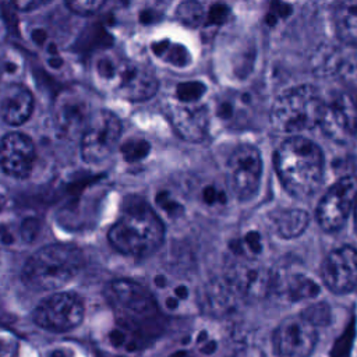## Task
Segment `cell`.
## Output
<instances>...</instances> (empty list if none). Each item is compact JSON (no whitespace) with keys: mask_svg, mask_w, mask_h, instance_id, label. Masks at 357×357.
<instances>
[{"mask_svg":"<svg viewBox=\"0 0 357 357\" xmlns=\"http://www.w3.org/2000/svg\"><path fill=\"white\" fill-rule=\"evenodd\" d=\"M275 167L284 190L296 198H308L324 176V155L319 146L303 135H290L275 152Z\"/></svg>","mask_w":357,"mask_h":357,"instance_id":"1","label":"cell"},{"mask_svg":"<svg viewBox=\"0 0 357 357\" xmlns=\"http://www.w3.org/2000/svg\"><path fill=\"white\" fill-rule=\"evenodd\" d=\"M84 262L82 251L78 247L66 243L49 244L26 259L22 280L32 290H59L81 272Z\"/></svg>","mask_w":357,"mask_h":357,"instance_id":"2","label":"cell"},{"mask_svg":"<svg viewBox=\"0 0 357 357\" xmlns=\"http://www.w3.org/2000/svg\"><path fill=\"white\" fill-rule=\"evenodd\" d=\"M163 236L162 220L146 204L126 208L107 233L112 247L131 257L151 255L160 247Z\"/></svg>","mask_w":357,"mask_h":357,"instance_id":"3","label":"cell"},{"mask_svg":"<svg viewBox=\"0 0 357 357\" xmlns=\"http://www.w3.org/2000/svg\"><path fill=\"white\" fill-rule=\"evenodd\" d=\"M106 298L119 322V329L113 333V339L119 340V344H126L130 336L141 333L156 319L159 312L153 294L130 279L110 282L106 289Z\"/></svg>","mask_w":357,"mask_h":357,"instance_id":"4","label":"cell"},{"mask_svg":"<svg viewBox=\"0 0 357 357\" xmlns=\"http://www.w3.org/2000/svg\"><path fill=\"white\" fill-rule=\"evenodd\" d=\"M325 99L311 85H300L283 92L273 103L269 120L275 131L300 135L319 126Z\"/></svg>","mask_w":357,"mask_h":357,"instance_id":"5","label":"cell"},{"mask_svg":"<svg viewBox=\"0 0 357 357\" xmlns=\"http://www.w3.org/2000/svg\"><path fill=\"white\" fill-rule=\"evenodd\" d=\"M96 79L119 96L141 102L158 91V79L146 66L113 56H100L93 64Z\"/></svg>","mask_w":357,"mask_h":357,"instance_id":"6","label":"cell"},{"mask_svg":"<svg viewBox=\"0 0 357 357\" xmlns=\"http://www.w3.org/2000/svg\"><path fill=\"white\" fill-rule=\"evenodd\" d=\"M121 135V123L116 114L99 110L89 116L81 132V156L89 165L105 162L116 149Z\"/></svg>","mask_w":357,"mask_h":357,"instance_id":"7","label":"cell"},{"mask_svg":"<svg viewBox=\"0 0 357 357\" xmlns=\"http://www.w3.org/2000/svg\"><path fill=\"white\" fill-rule=\"evenodd\" d=\"M85 314L81 297L73 291H57L43 298L33 311V321L40 328L66 332L78 326Z\"/></svg>","mask_w":357,"mask_h":357,"instance_id":"8","label":"cell"},{"mask_svg":"<svg viewBox=\"0 0 357 357\" xmlns=\"http://www.w3.org/2000/svg\"><path fill=\"white\" fill-rule=\"evenodd\" d=\"M357 201V178H339L321 198L317 208V220L325 231L339 230L350 216Z\"/></svg>","mask_w":357,"mask_h":357,"instance_id":"9","label":"cell"},{"mask_svg":"<svg viewBox=\"0 0 357 357\" xmlns=\"http://www.w3.org/2000/svg\"><path fill=\"white\" fill-rule=\"evenodd\" d=\"M262 159L259 151L248 144L237 146L227 159V183L240 199H250L259 188Z\"/></svg>","mask_w":357,"mask_h":357,"instance_id":"10","label":"cell"},{"mask_svg":"<svg viewBox=\"0 0 357 357\" xmlns=\"http://www.w3.org/2000/svg\"><path fill=\"white\" fill-rule=\"evenodd\" d=\"M317 328L303 314L284 318L273 332V347L279 357H308L314 350Z\"/></svg>","mask_w":357,"mask_h":357,"instance_id":"11","label":"cell"},{"mask_svg":"<svg viewBox=\"0 0 357 357\" xmlns=\"http://www.w3.org/2000/svg\"><path fill=\"white\" fill-rule=\"evenodd\" d=\"M319 126L337 142L357 139V89L335 95L325 107Z\"/></svg>","mask_w":357,"mask_h":357,"instance_id":"12","label":"cell"},{"mask_svg":"<svg viewBox=\"0 0 357 357\" xmlns=\"http://www.w3.org/2000/svg\"><path fill=\"white\" fill-rule=\"evenodd\" d=\"M225 280L234 294L245 298H261L273 291L275 273L252 258H245L227 271Z\"/></svg>","mask_w":357,"mask_h":357,"instance_id":"13","label":"cell"},{"mask_svg":"<svg viewBox=\"0 0 357 357\" xmlns=\"http://www.w3.org/2000/svg\"><path fill=\"white\" fill-rule=\"evenodd\" d=\"M324 284L337 294H344L357 286V248L342 245L332 250L321 265Z\"/></svg>","mask_w":357,"mask_h":357,"instance_id":"14","label":"cell"},{"mask_svg":"<svg viewBox=\"0 0 357 357\" xmlns=\"http://www.w3.org/2000/svg\"><path fill=\"white\" fill-rule=\"evenodd\" d=\"M35 163V145L32 139L18 131L8 132L0 139V167L15 178L31 174Z\"/></svg>","mask_w":357,"mask_h":357,"instance_id":"15","label":"cell"},{"mask_svg":"<svg viewBox=\"0 0 357 357\" xmlns=\"http://www.w3.org/2000/svg\"><path fill=\"white\" fill-rule=\"evenodd\" d=\"M170 121L177 134L190 142L202 141L206 137L211 114L201 102L176 100L169 107Z\"/></svg>","mask_w":357,"mask_h":357,"instance_id":"16","label":"cell"},{"mask_svg":"<svg viewBox=\"0 0 357 357\" xmlns=\"http://www.w3.org/2000/svg\"><path fill=\"white\" fill-rule=\"evenodd\" d=\"M56 126L67 137L81 134L91 113L88 102L74 91L63 92L56 103Z\"/></svg>","mask_w":357,"mask_h":357,"instance_id":"17","label":"cell"},{"mask_svg":"<svg viewBox=\"0 0 357 357\" xmlns=\"http://www.w3.org/2000/svg\"><path fill=\"white\" fill-rule=\"evenodd\" d=\"M252 109V98L245 92H225L216 98L213 112L216 117L230 127L247 123Z\"/></svg>","mask_w":357,"mask_h":357,"instance_id":"18","label":"cell"},{"mask_svg":"<svg viewBox=\"0 0 357 357\" xmlns=\"http://www.w3.org/2000/svg\"><path fill=\"white\" fill-rule=\"evenodd\" d=\"M33 112V96L22 85H11L6 89L0 103L3 120L10 126L24 124Z\"/></svg>","mask_w":357,"mask_h":357,"instance_id":"19","label":"cell"},{"mask_svg":"<svg viewBox=\"0 0 357 357\" xmlns=\"http://www.w3.org/2000/svg\"><path fill=\"white\" fill-rule=\"evenodd\" d=\"M266 220L272 231L279 237L296 238L305 231L310 216L300 208H279L272 211Z\"/></svg>","mask_w":357,"mask_h":357,"instance_id":"20","label":"cell"},{"mask_svg":"<svg viewBox=\"0 0 357 357\" xmlns=\"http://www.w3.org/2000/svg\"><path fill=\"white\" fill-rule=\"evenodd\" d=\"M318 291L315 282L301 273H291L284 278L275 275L273 293L280 294L289 301H301L312 297Z\"/></svg>","mask_w":357,"mask_h":357,"instance_id":"21","label":"cell"},{"mask_svg":"<svg viewBox=\"0 0 357 357\" xmlns=\"http://www.w3.org/2000/svg\"><path fill=\"white\" fill-rule=\"evenodd\" d=\"M335 26L339 38L357 46V0H343L335 11Z\"/></svg>","mask_w":357,"mask_h":357,"instance_id":"22","label":"cell"},{"mask_svg":"<svg viewBox=\"0 0 357 357\" xmlns=\"http://www.w3.org/2000/svg\"><path fill=\"white\" fill-rule=\"evenodd\" d=\"M152 52L163 59L166 63L176 67H185L191 61V54L185 46L180 43H172L167 39L152 43Z\"/></svg>","mask_w":357,"mask_h":357,"instance_id":"23","label":"cell"},{"mask_svg":"<svg viewBox=\"0 0 357 357\" xmlns=\"http://www.w3.org/2000/svg\"><path fill=\"white\" fill-rule=\"evenodd\" d=\"M176 17L183 25L195 28L205 22L206 10L198 0H184L177 6Z\"/></svg>","mask_w":357,"mask_h":357,"instance_id":"24","label":"cell"},{"mask_svg":"<svg viewBox=\"0 0 357 357\" xmlns=\"http://www.w3.org/2000/svg\"><path fill=\"white\" fill-rule=\"evenodd\" d=\"M342 50L336 47H324L317 52L314 56V70L317 74L321 75H331L337 74V67L340 61Z\"/></svg>","mask_w":357,"mask_h":357,"instance_id":"25","label":"cell"},{"mask_svg":"<svg viewBox=\"0 0 357 357\" xmlns=\"http://www.w3.org/2000/svg\"><path fill=\"white\" fill-rule=\"evenodd\" d=\"M337 74L353 89H357V46L342 50Z\"/></svg>","mask_w":357,"mask_h":357,"instance_id":"26","label":"cell"},{"mask_svg":"<svg viewBox=\"0 0 357 357\" xmlns=\"http://www.w3.org/2000/svg\"><path fill=\"white\" fill-rule=\"evenodd\" d=\"M206 92V86L201 81L180 82L176 88V99L180 102H199Z\"/></svg>","mask_w":357,"mask_h":357,"instance_id":"27","label":"cell"},{"mask_svg":"<svg viewBox=\"0 0 357 357\" xmlns=\"http://www.w3.org/2000/svg\"><path fill=\"white\" fill-rule=\"evenodd\" d=\"M148 151L149 145L144 139H131L121 146V152L127 160H138L144 158Z\"/></svg>","mask_w":357,"mask_h":357,"instance_id":"28","label":"cell"},{"mask_svg":"<svg viewBox=\"0 0 357 357\" xmlns=\"http://www.w3.org/2000/svg\"><path fill=\"white\" fill-rule=\"evenodd\" d=\"M304 317H307L315 326H319V325H324L329 321V308L326 304H315V305H311L308 310H305L303 312Z\"/></svg>","mask_w":357,"mask_h":357,"instance_id":"29","label":"cell"},{"mask_svg":"<svg viewBox=\"0 0 357 357\" xmlns=\"http://www.w3.org/2000/svg\"><path fill=\"white\" fill-rule=\"evenodd\" d=\"M68 7L78 14H92L98 11L106 0H66Z\"/></svg>","mask_w":357,"mask_h":357,"instance_id":"30","label":"cell"},{"mask_svg":"<svg viewBox=\"0 0 357 357\" xmlns=\"http://www.w3.org/2000/svg\"><path fill=\"white\" fill-rule=\"evenodd\" d=\"M229 7L222 4V3H216L213 6H211L208 10H206V18H205V22L208 24H213V25H219V24H223L227 17H229Z\"/></svg>","mask_w":357,"mask_h":357,"instance_id":"31","label":"cell"},{"mask_svg":"<svg viewBox=\"0 0 357 357\" xmlns=\"http://www.w3.org/2000/svg\"><path fill=\"white\" fill-rule=\"evenodd\" d=\"M290 13H291V7L287 3L280 1V0H273L272 6H271V10H269V14L266 15V22L269 25H275L278 18H284Z\"/></svg>","mask_w":357,"mask_h":357,"instance_id":"32","label":"cell"},{"mask_svg":"<svg viewBox=\"0 0 357 357\" xmlns=\"http://www.w3.org/2000/svg\"><path fill=\"white\" fill-rule=\"evenodd\" d=\"M52 0H14V4L18 10L22 11H31V10H36L47 3H50Z\"/></svg>","mask_w":357,"mask_h":357,"instance_id":"33","label":"cell"},{"mask_svg":"<svg viewBox=\"0 0 357 357\" xmlns=\"http://www.w3.org/2000/svg\"><path fill=\"white\" fill-rule=\"evenodd\" d=\"M32 39H33L38 45H42V43L45 42V39H46V32H45L43 29L36 28V29L32 31Z\"/></svg>","mask_w":357,"mask_h":357,"instance_id":"34","label":"cell"},{"mask_svg":"<svg viewBox=\"0 0 357 357\" xmlns=\"http://www.w3.org/2000/svg\"><path fill=\"white\" fill-rule=\"evenodd\" d=\"M139 20H141V22H144V24H151V22H153V21L156 20V15H155L153 11H144V13L139 15Z\"/></svg>","mask_w":357,"mask_h":357,"instance_id":"35","label":"cell"},{"mask_svg":"<svg viewBox=\"0 0 357 357\" xmlns=\"http://www.w3.org/2000/svg\"><path fill=\"white\" fill-rule=\"evenodd\" d=\"M50 357H68V354L64 350H54Z\"/></svg>","mask_w":357,"mask_h":357,"instance_id":"36","label":"cell"},{"mask_svg":"<svg viewBox=\"0 0 357 357\" xmlns=\"http://www.w3.org/2000/svg\"><path fill=\"white\" fill-rule=\"evenodd\" d=\"M353 215H354V227H356V231H357V201H356L354 208H353Z\"/></svg>","mask_w":357,"mask_h":357,"instance_id":"37","label":"cell"}]
</instances>
